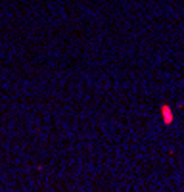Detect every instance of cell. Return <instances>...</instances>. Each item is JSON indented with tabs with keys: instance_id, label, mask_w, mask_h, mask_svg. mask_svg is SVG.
<instances>
[{
	"instance_id": "cell-1",
	"label": "cell",
	"mask_w": 184,
	"mask_h": 192,
	"mask_svg": "<svg viewBox=\"0 0 184 192\" xmlns=\"http://www.w3.org/2000/svg\"><path fill=\"white\" fill-rule=\"evenodd\" d=\"M163 117H165V123H171L173 121V113L169 108H163Z\"/></svg>"
}]
</instances>
